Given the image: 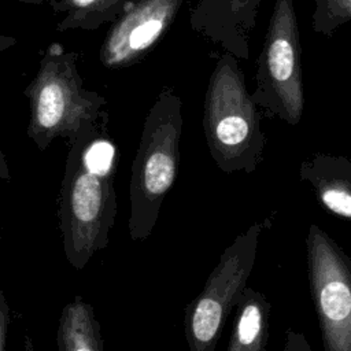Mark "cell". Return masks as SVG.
I'll return each instance as SVG.
<instances>
[{"label": "cell", "mask_w": 351, "mask_h": 351, "mask_svg": "<svg viewBox=\"0 0 351 351\" xmlns=\"http://www.w3.org/2000/svg\"><path fill=\"white\" fill-rule=\"evenodd\" d=\"M299 177L311 186L324 210L351 221V160L348 158L315 152L300 163Z\"/></svg>", "instance_id": "obj_10"}, {"label": "cell", "mask_w": 351, "mask_h": 351, "mask_svg": "<svg viewBox=\"0 0 351 351\" xmlns=\"http://www.w3.org/2000/svg\"><path fill=\"white\" fill-rule=\"evenodd\" d=\"M184 0H132L111 23L99 49V60L108 70L141 62L171 27Z\"/></svg>", "instance_id": "obj_8"}, {"label": "cell", "mask_w": 351, "mask_h": 351, "mask_svg": "<svg viewBox=\"0 0 351 351\" xmlns=\"http://www.w3.org/2000/svg\"><path fill=\"white\" fill-rule=\"evenodd\" d=\"M306 252L324 351H351V259L315 223L308 226Z\"/></svg>", "instance_id": "obj_7"}, {"label": "cell", "mask_w": 351, "mask_h": 351, "mask_svg": "<svg viewBox=\"0 0 351 351\" xmlns=\"http://www.w3.org/2000/svg\"><path fill=\"white\" fill-rule=\"evenodd\" d=\"M19 3H26V4H34V5H41L44 3H47L48 0H15Z\"/></svg>", "instance_id": "obj_19"}, {"label": "cell", "mask_w": 351, "mask_h": 351, "mask_svg": "<svg viewBox=\"0 0 351 351\" xmlns=\"http://www.w3.org/2000/svg\"><path fill=\"white\" fill-rule=\"evenodd\" d=\"M263 222H254L221 254L202 292L185 308L184 332L189 351H215L223 325L254 269Z\"/></svg>", "instance_id": "obj_6"}, {"label": "cell", "mask_w": 351, "mask_h": 351, "mask_svg": "<svg viewBox=\"0 0 351 351\" xmlns=\"http://www.w3.org/2000/svg\"><path fill=\"white\" fill-rule=\"evenodd\" d=\"M55 15H63L55 30L93 32L106 23H112L132 0H48Z\"/></svg>", "instance_id": "obj_13"}, {"label": "cell", "mask_w": 351, "mask_h": 351, "mask_svg": "<svg viewBox=\"0 0 351 351\" xmlns=\"http://www.w3.org/2000/svg\"><path fill=\"white\" fill-rule=\"evenodd\" d=\"M8 325H10V307L5 300L4 292L0 287V351H5Z\"/></svg>", "instance_id": "obj_16"}, {"label": "cell", "mask_w": 351, "mask_h": 351, "mask_svg": "<svg viewBox=\"0 0 351 351\" xmlns=\"http://www.w3.org/2000/svg\"><path fill=\"white\" fill-rule=\"evenodd\" d=\"M29 101L27 137L40 151L55 138L70 141L80 128L99 118L107 99L84 86L78 53L51 43L41 53L38 69L23 90Z\"/></svg>", "instance_id": "obj_4"}, {"label": "cell", "mask_w": 351, "mask_h": 351, "mask_svg": "<svg viewBox=\"0 0 351 351\" xmlns=\"http://www.w3.org/2000/svg\"><path fill=\"white\" fill-rule=\"evenodd\" d=\"M181 133L182 100L165 86L147 112L132 163L128 230L133 241L151 236L162 203L177 180Z\"/></svg>", "instance_id": "obj_3"}, {"label": "cell", "mask_w": 351, "mask_h": 351, "mask_svg": "<svg viewBox=\"0 0 351 351\" xmlns=\"http://www.w3.org/2000/svg\"><path fill=\"white\" fill-rule=\"evenodd\" d=\"M256 64L252 100L288 125H298L304 110V92L300 34L293 0L274 1Z\"/></svg>", "instance_id": "obj_5"}, {"label": "cell", "mask_w": 351, "mask_h": 351, "mask_svg": "<svg viewBox=\"0 0 351 351\" xmlns=\"http://www.w3.org/2000/svg\"><path fill=\"white\" fill-rule=\"evenodd\" d=\"M15 44H16V38H15V37L0 33V53L4 52V51H7L8 48L14 47Z\"/></svg>", "instance_id": "obj_17"}, {"label": "cell", "mask_w": 351, "mask_h": 351, "mask_svg": "<svg viewBox=\"0 0 351 351\" xmlns=\"http://www.w3.org/2000/svg\"><path fill=\"white\" fill-rule=\"evenodd\" d=\"M262 0H200L189 16L191 27L236 59L250 58V37Z\"/></svg>", "instance_id": "obj_9"}, {"label": "cell", "mask_w": 351, "mask_h": 351, "mask_svg": "<svg viewBox=\"0 0 351 351\" xmlns=\"http://www.w3.org/2000/svg\"><path fill=\"white\" fill-rule=\"evenodd\" d=\"M282 351H313L306 336L293 329H287Z\"/></svg>", "instance_id": "obj_15"}, {"label": "cell", "mask_w": 351, "mask_h": 351, "mask_svg": "<svg viewBox=\"0 0 351 351\" xmlns=\"http://www.w3.org/2000/svg\"><path fill=\"white\" fill-rule=\"evenodd\" d=\"M271 304L267 298L245 287L236 303L226 351H265L269 339Z\"/></svg>", "instance_id": "obj_11"}, {"label": "cell", "mask_w": 351, "mask_h": 351, "mask_svg": "<svg viewBox=\"0 0 351 351\" xmlns=\"http://www.w3.org/2000/svg\"><path fill=\"white\" fill-rule=\"evenodd\" d=\"M58 351H104L100 322L93 306L75 296L60 313L56 330Z\"/></svg>", "instance_id": "obj_12"}, {"label": "cell", "mask_w": 351, "mask_h": 351, "mask_svg": "<svg viewBox=\"0 0 351 351\" xmlns=\"http://www.w3.org/2000/svg\"><path fill=\"white\" fill-rule=\"evenodd\" d=\"M108 112L80 128L69 152L59 193V229L67 262L82 270L110 243L117 215L114 186L118 147L108 129Z\"/></svg>", "instance_id": "obj_1"}, {"label": "cell", "mask_w": 351, "mask_h": 351, "mask_svg": "<svg viewBox=\"0 0 351 351\" xmlns=\"http://www.w3.org/2000/svg\"><path fill=\"white\" fill-rule=\"evenodd\" d=\"M203 130L210 155L221 171L252 173L262 162L266 136L261 114L237 59L225 51L208 80Z\"/></svg>", "instance_id": "obj_2"}, {"label": "cell", "mask_w": 351, "mask_h": 351, "mask_svg": "<svg viewBox=\"0 0 351 351\" xmlns=\"http://www.w3.org/2000/svg\"><path fill=\"white\" fill-rule=\"evenodd\" d=\"M311 27L315 33L332 36L341 25L351 21V0H313Z\"/></svg>", "instance_id": "obj_14"}, {"label": "cell", "mask_w": 351, "mask_h": 351, "mask_svg": "<svg viewBox=\"0 0 351 351\" xmlns=\"http://www.w3.org/2000/svg\"><path fill=\"white\" fill-rule=\"evenodd\" d=\"M23 351H36L33 339L29 336V333H26L23 337Z\"/></svg>", "instance_id": "obj_18"}]
</instances>
